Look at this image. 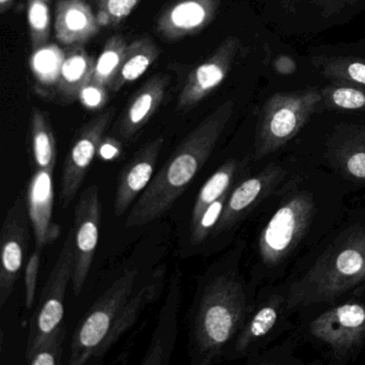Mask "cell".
<instances>
[{
	"label": "cell",
	"instance_id": "26",
	"mask_svg": "<svg viewBox=\"0 0 365 365\" xmlns=\"http://www.w3.org/2000/svg\"><path fill=\"white\" fill-rule=\"evenodd\" d=\"M282 304L283 298L281 296H274L269 299L241 328L235 343V351L245 354L255 341L270 332L277 324Z\"/></svg>",
	"mask_w": 365,
	"mask_h": 365
},
{
	"label": "cell",
	"instance_id": "37",
	"mask_svg": "<svg viewBox=\"0 0 365 365\" xmlns=\"http://www.w3.org/2000/svg\"><path fill=\"white\" fill-rule=\"evenodd\" d=\"M120 140L117 138H104L100 145L99 153L101 159L104 161H113L120 155Z\"/></svg>",
	"mask_w": 365,
	"mask_h": 365
},
{
	"label": "cell",
	"instance_id": "1",
	"mask_svg": "<svg viewBox=\"0 0 365 365\" xmlns=\"http://www.w3.org/2000/svg\"><path fill=\"white\" fill-rule=\"evenodd\" d=\"M245 287L232 270L215 264L200 275L189 313L191 364L217 362L243 327Z\"/></svg>",
	"mask_w": 365,
	"mask_h": 365
},
{
	"label": "cell",
	"instance_id": "14",
	"mask_svg": "<svg viewBox=\"0 0 365 365\" xmlns=\"http://www.w3.org/2000/svg\"><path fill=\"white\" fill-rule=\"evenodd\" d=\"M285 176L286 170L281 166L269 164L262 172L245 179L238 187L232 190L224 206L221 219L211 237L220 236L232 230L264 198L268 197Z\"/></svg>",
	"mask_w": 365,
	"mask_h": 365
},
{
	"label": "cell",
	"instance_id": "11",
	"mask_svg": "<svg viewBox=\"0 0 365 365\" xmlns=\"http://www.w3.org/2000/svg\"><path fill=\"white\" fill-rule=\"evenodd\" d=\"M102 207L99 187L91 185L83 192L74 209V251L76 267L72 277L74 296L82 292L91 272V264L97 251L101 225Z\"/></svg>",
	"mask_w": 365,
	"mask_h": 365
},
{
	"label": "cell",
	"instance_id": "34",
	"mask_svg": "<svg viewBox=\"0 0 365 365\" xmlns=\"http://www.w3.org/2000/svg\"><path fill=\"white\" fill-rule=\"evenodd\" d=\"M140 0H97V18L101 27L114 29L119 26L133 10Z\"/></svg>",
	"mask_w": 365,
	"mask_h": 365
},
{
	"label": "cell",
	"instance_id": "30",
	"mask_svg": "<svg viewBox=\"0 0 365 365\" xmlns=\"http://www.w3.org/2000/svg\"><path fill=\"white\" fill-rule=\"evenodd\" d=\"M322 106L335 112H365V87L332 83L322 88Z\"/></svg>",
	"mask_w": 365,
	"mask_h": 365
},
{
	"label": "cell",
	"instance_id": "6",
	"mask_svg": "<svg viewBox=\"0 0 365 365\" xmlns=\"http://www.w3.org/2000/svg\"><path fill=\"white\" fill-rule=\"evenodd\" d=\"M316 213V204L309 192H298L281 205L258 239L262 262L268 267L281 264L302 240Z\"/></svg>",
	"mask_w": 365,
	"mask_h": 365
},
{
	"label": "cell",
	"instance_id": "36",
	"mask_svg": "<svg viewBox=\"0 0 365 365\" xmlns=\"http://www.w3.org/2000/svg\"><path fill=\"white\" fill-rule=\"evenodd\" d=\"M108 88L89 83L81 91L78 100L88 110H100L108 102Z\"/></svg>",
	"mask_w": 365,
	"mask_h": 365
},
{
	"label": "cell",
	"instance_id": "12",
	"mask_svg": "<svg viewBox=\"0 0 365 365\" xmlns=\"http://www.w3.org/2000/svg\"><path fill=\"white\" fill-rule=\"evenodd\" d=\"M309 331L327 344L336 358H346L364 341L365 304L348 302L332 307L312 322Z\"/></svg>",
	"mask_w": 365,
	"mask_h": 365
},
{
	"label": "cell",
	"instance_id": "29",
	"mask_svg": "<svg viewBox=\"0 0 365 365\" xmlns=\"http://www.w3.org/2000/svg\"><path fill=\"white\" fill-rule=\"evenodd\" d=\"M127 48V41L123 36L115 35L108 38L101 54L96 61L91 83L110 89L120 70Z\"/></svg>",
	"mask_w": 365,
	"mask_h": 365
},
{
	"label": "cell",
	"instance_id": "19",
	"mask_svg": "<svg viewBox=\"0 0 365 365\" xmlns=\"http://www.w3.org/2000/svg\"><path fill=\"white\" fill-rule=\"evenodd\" d=\"M329 163L344 178L365 182V125L341 123L327 140Z\"/></svg>",
	"mask_w": 365,
	"mask_h": 365
},
{
	"label": "cell",
	"instance_id": "10",
	"mask_svg": "<svg viewBox=\"0 0 365 365\" xmlns=\"http://www.w3.org/2000/svg\"><path fill=\"white\" fill-rule=\"evenodd\" d=\"M116 110H104L81 128L72 142L63 161L61 181V202L67 208L80 191L87 173L99 153L100 145L106 138Z\"/></svg>",
	"mask_w": 365,
	"mask_h": 365
},
{
	"label": "cell",
	"instance_id": "27",
	"mask_svg": "<svg viewBox=\"0 0 365 365\" xmlns=\"http://www.w3.org/2000/svg\"><path fill=\"white\" fill-rule=\"evenodd\" d=\"M313 63L322 76L335 84L365 87V61L349 56H317Z\"/></svg>",
	"mask_w": 365,
	"mask_h": 365
},
{
	"label": "cell",
	"instance_id": "32",
	"mask_svg": "<svg viewBox=\"0 0 365 365\" xmlns=\"http://www.w3.org/2000/svg\"><path fill=\"white\" fill-rule=\"evenodd\" d=\"M67 330L61 324L56 330L48 334L41 343L27 351L26 361L31 365H55L61 363L63 354Z\"/></svg>",
	"mask_w": 365,
	"mask_h": 365
},
{
	"label": "cell",
	"instance_id": "8",
	"mask_svg": "<svg viewBox=\"0 0 365 365\" xmlns=\"http://www.w3.org/2000/svg\"><path fill=\"white\" fill-rule=\"evenodd\" d=\"M76 267L73 230L63 242V249L48 275L40 296L39 303L29 324L26 352L41 343L48 334L56 330L63 322L65 298L68 285L73 277Z\"/></svg>",
	"mask_w": 365,
	"mask_h": 365
},
{
	"label": "cell",
	"instance_id": "3",
	"mask_svg": "<svg viewBox=\"0 0 365 365\" xmlns=\"http://www.w3.org/2000/svg\"><path fill=\"white\" fill-rule=\"evenodd\" d=\"M364 282L365 230L350 228L290 286L287 309L331 302Z\"/></svg>",
	"mask_w": 365,
	"mask_h": 365
},
{
	"label": "cell",
	"instance_id": "17",
	"mask_svg": "<svg viewBox=\"0 0 365 365\" xmlns=\"http://www.w3.org/2000/svg\"><path fill=\"white\" fill-rule=\"evenodd\" d=\"M163 145L162 136L153 138L144 145L119 173L114 200L116 217L125 215L132 202L138 195H142L153 180Z\"/></svg>",
	"mask_w": 365,
	"mask_h": 365
},
{
	"label": "cell",
	"instance_id": "35",
	"mask_svg": "<svg viewBox=\"0 0 365 365\" xmlns=\"http://www.w3.org/2000/svg\"><path fill=\"white\" fill-rule=\"evenodd\" d=\"M41 253L39 250H35L29 256L25 267V304L27 309H31L35 303L38 277L41 264Z\"/></svg>",
	"mask_w": 365,
	"mask_h": 365
},
{
	"label": "cell",
	"instance_id": "28",
	"mask_svg": "<svg viewBox=\"0 0 365 365\" xmlns=\"http://www.w3.org/2000/svg\"><path fill=\"white\" fill-rule=\"evenodd\" d=\"M240 164L238 160H228L205 182L192 209L191 225L198 221L202 212L212 202L232 190V181L240 168Z\"/></svg>",
	"mask_w": 365,
	"mask_h": 365
},
{
	"label": "cell",
	"instance_id": "15",
	"mask_svg": "<svg viewBox=\"0 0 365 365\" xmlns=\"http://www.w3.org/2000/svg\"><path fill=\"white\" fill-rule=\"evenodd\" d=\"M182 272L175 267L168 279L165 298L160 309L157 326L151 335L143 365H168L178 339L179 312L182 304Z\"/></svg>",
	"mask_w": 365,
	"mask_h": 365
},
{
	"label": "cell",
	"instance_id": "5",
	"mask_svg": "<svg viewBox=\"0 0 365 365\" xmlns=\"http://www.w3.org/2000/svg\"><path fill=\"white\" fill-rule=\"evenodd\" d=\"M136 269H128L91 305L72 335L70 365H84L98 359L117 316L133 294Z\"/></svg>",
	"mask_w": 365,
	"mask_h": 365
},
{
	"label": "cell",
	"instance_id": "18",
	"mask_svg": "<svg viewBox=\"0 0 365 365\" xmlns=\"http://www.w3.org/2000/svg\"><path fill=\"white\" fill-rule=\"evenodd\" d=\"M54 170H34L26 189V202L35 235L36 250L43 251L46 245L61 236V227L53 222L54 207Z\"/></svg>",
	"mask_w": 365,
	"mask_h": 365
},
{
	"label": "cell",
	"instance_id": "20",
	"mask_svg": "<svg viewBox=\"0 0 365 365\" xmlns=\"http://www.w3.org/2000/svg\"><path fill=\"white\" fill-rule=\"evenodd\" d=\"M170 83V76L157 74L140 87L115 125L117 138L131 142L136 138L161 106Z\"/></svg>",
	"mask_w": 365,
	"mask_h": 365
},
{
	"label": "cell",
	"instance_id": "22",
	"mask_svg": "<svg viewBox=\"0 0 365 365\" xmlns=\"http://www.w3.org/2000/svg\"><path fill=\"white\" fill-rule=\"evenodd\" d=\"M166 270H168V267L165 264L157 267L155 270L151 273L146 284L134 296H131L129 301L123 305L106 341L102 345L98 358L104 356L112 348V346L115 345L118 339L134 326L136 320L140 317V313L148 305L159 300L164 288H165Z\"/></svg>",
	"mask_w": 365,
	"mask_h": 365
},
{
	"label": "cell",
	"instance_id": "2",
	"mask_svg": "<svg viewBox=\"0 0 365 365\" xmlns=\"http://www.w3.org/2000/svg\"><path fill=\"white\" fill-rule=\"evenodd\" d=\"M232 113L234 102L227 100L185 136L130 211L125 227L157 221L174 206L208 161Z\"/></svg>",
	"mask_w": 365,
	"mask_h": 365
},
{
	"label": "cell",
	"instance_id": "16",
	"mask_svg": "<svg viewBox=\"0 0 365 365\" xmlns=\"http://www.w3.org/2000/svg\"><path fill=\"white\" fill-rule=\"evenodd\" d=\"M221 0H173L158 18L155 31L168 41L192 37L211 24Z\"/></svg>",
	"mask_w": 365,
	"mask_h": 365
},
{
	"label": "cell",
	"instance_id": "24",
	"mask_svg": "<svg viewBox=\"0 0 365 365\" xmlns=\"http://www.w3.org/2000/svg\"><path fill=\"white\" fill-rule=\"evenodd\" d=\"M160 56V50L151 38L140 37L128 44L120 70L108 91L113 93L138 81Z\"/></svg>",
	"mask_w": 365,
	"mask_h": 365
},
{
	"label": "cell",
	"instance_id": "7",
	"mask_svg": "<svg viewBox=\"0 0 365 365\" xmlns=\"http://www.w3.org/2000/svg\"><path fill=\"white\" fill-rule=\"evenodd\" d=\"M266 16L282 31L313 33L339 24L365 0H259Z\"/></svg>",
	"mask_w": 365,
	"mask_h": 365
},
{
	"label": "cell",
	"instance_id": "31",
	"mask_svg": "<svg viewBox=\"0 0 365 365\" xmlns=\"http://www.w3.org/2000/svg\"><path fill=\"white\" fill-rule=\"evenodd\" d=\"M27 21L31 48L37 52L48 44L52 29V0H27Z\"/></svg>",
	"mask_w": 365,
	"mask_h": 365
},
{
	"label": "cell",
	"instance_id": "9",
	"mask_svg": "<svg viewBox=\"0 0 365 365\" xmlns=\"http://www.w3.org/2000/svg\"><path fill=\"white\" fill-rule=\"evenodd\" d=\"M26 196L19 195L6 213L0 232V307L11 298L26 259L31 241Z\"/></svg>",
	"mask_w": 365,
	"mask_h": 365
},
{
	"label": "cell",
	"instance_id": "38",
	"mask_svg": "<svg viewBox=\"0 0 365 365\" xmlns=\"http://www.w3.org/2000/svg\"><path fill=\"white\" fill-rule=\"evenodd\" d=\"M274 68L277 73L283 74V76H289V74H292L296 71V61L290 58V57L282 55V56H279L275 59Z\"/></svg>",
	"mask_w": 365,
	"mask_h": 365
},
{
	"label": "cell",
	"instance_id": "23",
	"mask_svg": "<svg viewBox=\"0 0 365 365\" xmlns=\"http://www.w3.org/2000/svg\"><path fill=\"white\" fill-rule=\"evenodd\" d=\"M95 63L83 46H72L66 54L57 82V91L65 101L78 99L81 91L91 82Z\"/></svg>",
	"mask_w": 365,
	"mask_h": 365
},
{
	"label": "cell",
	"instance_id": "39",
	"mask_svg": "<svg viewBox=\"0 0 365 365\" xmlns=\"http://www.w3.org/2000/svg\"><path fill=\"white\" fill-rule=\"evenodd\" d=\"M14 0H0V14H5L14 5Z\"/></svg>",
	"mask_w": 365,
	"mask_h": 365
},
{
	"label": "cell",
	"instance_id": "4",
	"mask_svg": "<svg viewBox=\"0 0 365 365\" xmlns=\"http://www.w3.org/2000/svg\"><path fill=\"white\" fill-rule=\"evenodd\" d=\"M322 106V88L279 93L264 102L255 138V159L259 160L292 140L312 115Z\"/></svg>",
	"mask_w": 365,
	"mask_h": 365
},
{
	"label": "cell",
	"instance_id": "13",
	"mask_svg": "<svg viewBox=\"0 0 365 365\" xmlns=\"http://www.w3.org/2000/svg\"><path fill=\"white\" fill-rule=\"evenodd\" d=\"M240 48L238 38H226L211 56L191 72L179 95L177 110H192L208 98L230 73Z\"/></svg>",
	"mask_w": 365,
	"mask_h": 365
},
{
	"label": "cell",
	"instance_id": "33",
	"mask_svg": "<svg viewBox=\"0 0 365 365\" xmlns=\"http://www.w3.org/2000/svg\"><path fill=\"white\" fill-rule=\"evenodd\" d=\"M230 191L226 192L223 196L215 200L210 205L206 210L200 215V219L193 225L190 226V240L192 245H200L204 242L208 237L212 235L213 230L217 227L222 213H223L224 206L227 202L228 195Z\"/></svg>",
	"mask_w": 365,
	"mask_h": 365
},
{
	"label": "cell",
	"instance_id": "21",
	"mask_svg": "<svg viewBox=\"0 0 365 365\" xmlns=\"http://www.w3.org/2000/svg\"><path fill=\"white\" fill-rule=\"evenodd\" d=\"M101 25L85 0H58L55 8L54 31L59 43L83 46L99 34Z\"/></svg>",
	"mask_w": 365,
	"mask_h": 365
},
{
	"label": "cell",
	"instance_id": "25",
	"mask_svg": "<svg viewBox=\"0 0 365 365\" xmlns=\"http://www.w3.org/2000/svg\"><path fill=\"white\" fill-rule=\"evenodd\" d=\"M31 140L34 170H54L57 160L54 130L48 115L37 108L31 110Z\"/></svg>",
	"mask_w": 365,
	"mask_h": 365
}]
</instances>
